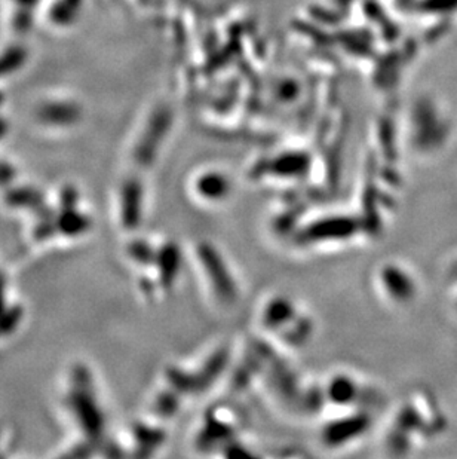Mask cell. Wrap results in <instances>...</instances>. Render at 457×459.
<instances>
[{
	"mask_svg": "<svg viewBox=\"0 0 457 459\" xmlns=\"http://www.w3.org/2000/svg\"><path fill=\"white\" fill-rule=\"evenodd\" d=\"M62 404L82 437L89 441L100 440L106 421L93 375L84 366L77 364L70 370Z\"/></svg>",
	"mask_w": 457,
	"mask_h": 459,
	"instance_id": "obj_1",
	"label": "cell"
},
{
	"mask_svg": "<svg viewBox=\"0 0 457 459\" xmlns=\"http://www.w3.org/2000/svg\"><path fill=\"white\" fill-rule=\"evenodd\" d=\"M91 226H93V219L77 207H64V209H58L54 216L55 238L79 240L88 235Z\"/></svg>",
	"mask_w": 457,
	"mask_h": 459,
	"instance_id": "obj_2",
	"label": "cell"
},
{
	"mask_svg": "<svg viewBox=\"0 0 457 459\" xmlns=\"http://www.w3.org/2000/svg\"><path fill=\"white\" fill-rule=\"evenodd\" d=\"M138 188L137 185H122L119 192H117V219L122 226H134L137 220L134 214L138 217Z\"/></svg>",
	"mask_w": 457,
	"mask_h": 459,
	"instance_id": "obj_3",
	"label": "cell"
},
{
	"mask_svg": "<svg viewBox=\"0 0 457 459\" xmlns=\"http://www.w3.org/2000/svg\"><path fill=\"white\" fill-rule=\"evenodd\" d=\"M8 285H6V278L0 277V316L5 313L11 306H9V302H8Z\"/></svg>",
	"mask_w": 457,
	"mask_h": 459,
	"instance_id": "obj_4",
	"label": "cell"
}]
</instances>
